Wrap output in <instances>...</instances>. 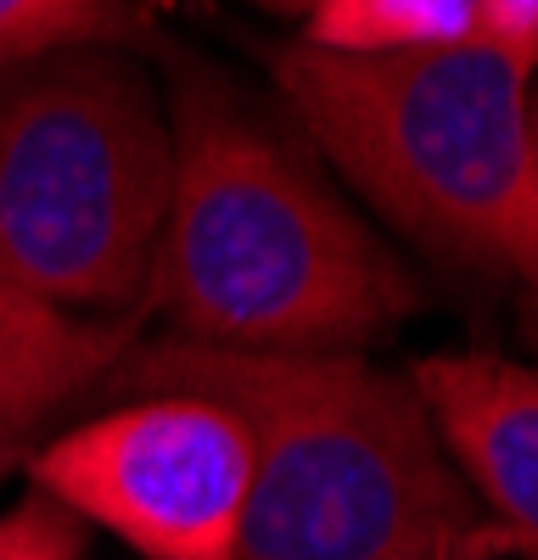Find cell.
I'll return each instance as SVG.
<instances>
[{"instance_id": "cell-4", "label": "cell", "mask_w": 538, "mask_h": 560, "mask_svg": "<svg viewBox=\"0 0 538 560\" xmlns=\"http://www.w3.org/2000/svg\"><path fill=\"white\" fill-rule=\"evenodd\" d=\"M168 185V118L118 45L0 62V287L141 314Z\"/></svg>"}, {"instance_id": "cell-11", "label": "cell", "mask_w": 538, "mask_h": 560, "mask_svg": "<svg viewBox=\"0 0 538 560\" xmlns=\"http://www.w3.org/2000/svg\"><path fill=\"white\" fill-rule=\"evenodd\" d=\"M477 28L500 34L538 62V0H477Z\"/></svg>"}, {"instance_id": "cell-12", "label": "cell", "mask_w": 538, "mask_h": 560, "mask_svg": "<svg viewBox=\"0 0 538 560\" xmlns=\"http://www.w3.org/2000/svg\"><path fill=\"white\" fill-rule=\"evenodd\" d=\"M522 287H527V325H533V348H538V96H533V202H527V247H522Z\"/></svg>"}, {"instance_id": "cell-10", "label": "cell", "mask_w": 538, "mask_h": 560, "mask_svg": "<svg viewBox=\"0 0 538 560\" xmlns=\"http://www.w3.org/2000/svg\"><path fill=\"white\" fill-rule=\"evenodd\" d=\"M84 555V533L79 516L57 499L28 493L12 510H0V560H79Z\"/></svg>"}, {"instance_id": "cell-2", "label": "cell", "mask_w": 538, "mask_h": 560, "mask_svg": "<svg viewBox=\"0 0 538 560\" xmlns=\"http://www.w3.org/2000/svg\"><path fill=\"white\" fill-rule=\"evenodd\" d=\"M174 185L141 314L242 353H353L416 308L398 258L286 140L179 84Z\"/></svg>"}, {"instance_id": "cell-9", "label": "cell", "mask_w": 538, "mask_h": 560, "mask_svg": "<svg viewBox=\"0 0 538 560\" xmlns=\"http://www.w3.org/2000/svg\"><path fill=\"white\" fill-rule=\"evenodd\" d=\"M129 28V0H0V62L57 45H113Z\"/></svg>"}, {"instance_id": "cell-8", "label": "cell", "mask_w": 538, "mask_h": 560, "mask_svg": "<svg viewBox=\"0 0 538 560\" xmlns=\"http://www.w3.org/2000/svg\"><path fill=\"white\" fill-rule=\"evenodd\" d=\"M477 34V0H314L303 39L320 51H416Z\"/></svg>"}, {"instance_id": "cell-6", "label": "cell", "mask_w": 538, "mask_h": 560, "mask_svg": "<svg viewBox=\"0 0 538 560\" xmlns=\"http://www.w3.org/2000/svg\"><path fill=\"white\" fill-rule=\"evenodd\" d=\"M410 387L482 504L493 555L538 560V370L493 353H437L416 364Z\"/></svg>"}, {"instance_id": "cell-13", "label": "cell", "mask_w": 538, "mask_h": 560, "mask_svg": "<svg viewBox=\"0 0 538 560\" xmlns=\"http://www.w3.org/2000/svg\"><path fill=\"white\" fill-rule=\"evenodd\" d=\"M264 7H276V12H308L314 0H264Z\"/></svg>"}, {"instance_id": "cell-5", "label": "cell", "mask_w": 538, "mask_h": 560, "mask_svg": "<svg viewBox=\"0 0 538 560\" xmlns=\"http://www.w3.org/2000/svg\"><path fill=\"white\" fill-rule=\"evenodd\" d=\"M28 482L147 560H242L253 443L213 398L141 393L39 443Z\"/></svg>"}, {"instance_id": "cell-3", "label": "cell", "mask_w": 538, "mask_h": 560, "mask_svg": "<svg viewBox=\"0 0 538 560\" xmlns=\"http://www.w3.org/2000/svg\"><path fill=\"white\" fill-rule=\"evenodd\" d=\"M533 73L538 62L488 28L416 51L297 39L276 62L308 140L398 230L511 275L533 202Z\"/></svg>"}, {"instance_id": "cell-1", "label": "cell", "mask_w": 538, "mask_h": 560, "mask_svg": "<svg viewBox=\"0 0 538 560\" xmlns=\"http://www.w3.org/2000/svg\"><path fill=\"white\" fill-rule=\"evenodd\" d=\"M124 393H197L253 443L242 560H488L477 493L421 393L365 353H242L168 337L129 348Z\"/></svg>"}, {"instance_id": "cell-7", "label": "cell", "mask_w": 538, "mask_h": 560, "mask_svg": "<svg viewBox=\"0 0 538 560\" xmlns=\"http://www.w3.org/2000/svg\"><path fill=\"white\" fill-rule=\"evenodd\" d=\"M147 314H73L0 287V471L45 432V420L107 382Z\"/></svg>"}]
</instances>
